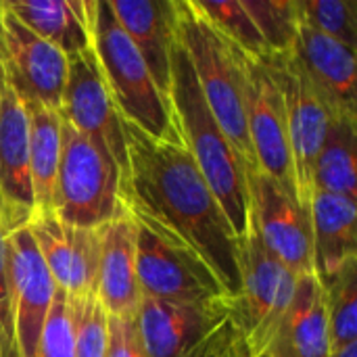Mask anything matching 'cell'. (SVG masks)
I'll list each match as a JSON object with an SVG mask.
<instances>
[{"label": "cell", "instance_id": "cell-1", "mask_svg": "<svg viewBox=\"0 0 357 357\" xmlns=\"http://www.w3.org/2000/svg\"><path fill=\"white\" fill-rule=\"evenodd\" d=\"M128 169L123 207L182 243L218 276L226 295L241 291V245L222 205L180 142L155 140L123 121Z\"/></svg>", "mask_w": 357, "mask_h": 357}, {"label": "cell", "instance_id": "cell-2", "mask_svg": "<svg viewBox=\"0 0 357 357\" xmlns=\"http://www.w3.org/2000/svg\"><path fill=\"white\" fill-rule=\"evenodd\" d=\"M169 109L182 146L188 151L207 186L222 205L238 241L245 238L251 230L247 167L209 111L180 38L172 54Z\"/></svg>", "mask_w": 357, "mask_h": 357}, {"label": "cell", "instance_id": "cell-3", "mask_svg": "<svg viewBox=\"0 0 357 357\" xmlns=\"http://www.w3.org/2000/svg\"><path fill=\"white\" fill-rule=\"evenodd\" d=\"M90 48L121 119L155 140L180 142L172 109L159 94L140 52L119 25L109 0H94Z\"/></svg>", "mask_w": 357, "mask_h": 357}, {"label": "cell", "instance_id": "cell-4", "mask_svg": "<svg viewBox=\"0 0 357 357\" xmlns=\"http://www.w3.org/2000/svg\"><path fill=\"white\" fill-rule=\"evenodd\" d=\"M178 38L215 121L238 151L247 172L257 169L247 130L245 84L238 48L222 38L190 4L178 0Z\"/></svg>", "mask_w": 357, "mask_h": 357}, {"label": "cell", "instance_id": "cell-5", "mask_svg": "<svg viewBox=\"0 0 357 357\" xmlns=\"http://www.w3.org/2000/svg\"><path fill=\"white\" fill-rule=\"evenodd\" d=\"M121 167L107 146L61 119V159L54 180V215L77 228H100L123 207Z\"/></svg>", "mask_w": 357, "mask_h": 357}, {"label": "cell", "instance_id": "cell-6", "mask_svg": "<svg viewBox=\"0 0 357 357\" xmlns=\"http://www.w3.org/2000/svg\"><path fill=\"white\" fill-rule=\"evenodd\" d=\"M238 245L241 291L232 299L230 318L243 333L253 357H261L293 301L297 276L266 249L253 228Z\"/></svg>", "mask_w": 357, "mask_h": 357}, {"label": "cell", "instance_id": "cell-7", "mask_svg": "<svg viewBox=\"0 0 357 357\" xmlns=\"http://www.w3.org/2000/svg\"><path fill=\"white\" fill-rule=\"evenodd\" d=\"M136 232V278L140 297L169 303H203L230 299L207 268L182 243L161 234L149 222L132 213Z\"/></svg>", "mask_w": 357, "mask_h": 357}, {"label": "cell", "instance_id": "cell-8", "mask_svg": "<svg viewBox=\"0 0 357 357\" xmlns=\"http://www.w3.org/2000/svg\"><path fill=\"white\" fill-rule=\"evenodd\" d=\"M264 61L280 88L284 102L297 197L301 203L310 205L314 195V163L335 115L331 113L314 84L307 79V75L299 69L291 52L264 54Z\"/></svg>", "mask_w": 357, "mask_h": 357}, {"label": "cell", "instance_id": "cell-9", "mask_svg": "<svg viewBox=\"0 0 357 357\" xmlns=\"http://www.w3.org/2000/svg\"><path fill=\"white\" fill-rule=\"evenodd\" d=\"M251 228L266 249L295 276L314 274L312 209L259 169L247 172Z\"/></svg>", "mask_w": 357, "mask_h": 357}, {"label": "cell", "instance_id": "cell-10", "mask_svg": "<svg viewBox=\"0 0 357 357\" xmlns=\"http://www.w3.org/2000/svg\"><path fill=\"white\" fill-rule=\"evenodd\" d=\"M245 84V113L257 169L297 195L287 113L280 88L264 56L238 50Z\"/></svg>", "mask_w": 357, "mask_h": 357}, {"label": "cell", "instance_id": "cell-11", "mask_svg": "<svg viewBox=\"0 0 357 357\" xmlns=\"http://www.w3.org/2000/svg\"><path fill=\"white\" fill-rule=\"evenodd\" d=\"M59 115L77 132L100 140L121 167L128 169L123 119L111 98L92 48L67 56V77L61 94Z\"/></svg>", "mask_w": 357, "mask_h": 357}, {"label": "cell", "instance_id": "cell-12", "mask_svg": "<svg viewBox=\"0 0 357 357\" xmlns=\"http://www.w3.org/2000/svg\"><path fill=\"white\" fill-rule=\"evenodd\" d=\"M0 33L6 86L23 105H42L59 111L67 77V56L31 33L0 2Z\"/></svg>", "mask_w": 357, "mask_h": 357}, {"label": "cell", "instance_id": "cell-13", "mask_svg": "<svg viewBox=\"0 0 357 357\" xmlns=\"http://www.w3.org/2000/svg\"><path fill=\"white\" fill-rule=\"evenodd\" d=\"M15 335L19 356L36 357L40 335L56 293V284L38 251L29 228H19L4 236Z\"/></svg>", "mask_w": 357, "mask_h": 357}, {"label": "cell", "instance_id": "cell-14", "mask_svg": "<svg viewBox=\"0 0 357 357\" xmlns=\"http://www.w3.org/2000/svg\"><path fill=\"white\" fill-rule=\"evenodd\" d=\"M232 299L169 303L140 297L136 324L149 357H186L228 318Z\"/></svg>", "mask_w": 357, "mask_h": 357}, {"label": "cell", "instance_id": "cell-15", "mask_svg": "<svg viewBox=\"0 0 357 357\" xmlns=\"http://www.w3.org/2000/svg\"><path fill=\"white\" fill-rule=\"evenodd\" d=\"M29 232L56 284L69 297L96 293L100 232L61 222L54 211H38Z\"/></svg>", "mask_w": 357, "mask_h": 357}, {"label": "cell", "instance_id": "cell-16", "mask_svg": "<svg viewBox=\"0 0 357 357\" xmlns=\"http://www.w3.org/2000/svg\"><path fill=\"white\" fill-rule=\"evenodd\" d=\"M36 215L29 172V123L23 102L6 86L0 98V230L10 234Z\"/></svg>", "mask_w": 357, "mask_h": 357}, {"label": "cell", "instance_id": "cell-17", "mask_svg": "<svg viewBox=\"0 0 357 357\" xmlns=\"http://www.w3.org/2000/svg\"><path fill=\"white\" fill-rule=\"evenodd\" d=\"M291 56L324 98L335 117H357L356 50L299 23Z\"/></svg>", "mask_w": 357, "mask_h": 357}, {"label": "cell", "instance_id": "cell-18", "mask_svg": "<svg viewBox=\"0 0 357 357\" xmlns=\"http://www.w3.org/2000/svg\"><path fill=\"white\" fill-rule=\"evenodd\" d=\"M109 4L140 52L159 94L169 105L172 54L178 42V0H109Z\"/></svg>", "mask_w": 357, "mask_h": 357}, {"label": "cell", "instance_id": "cell-19", "mask_svg": "<svg viewBox=\"0 0 357 357\" xmlns=\"http://www.w3.org/2000/svg\"><path fill=\"white\" fill-rule=\"evenodd\" d=\"M100 255L96 274V297L109 316H136L140 289L136 278V232L132 215L126 207L98 228Z\"/></svg>", "mask_w": 357, "mask_h": 357}, {"label": "cell", "instance_id": "cell-20", "mask_svg": "<svg viewBox=\"0 0 357 357\" xmlns=\"http://www.w3.org/2000/svg\"><path fill=\"white\" fill-rule=\"evenodd\" d=\"M326 291L314 274L297 276V289L261 357H331Z\"/></svg>", "mask_w": 357, "mask_h": 357}, {"label": "cell", "instance_id": "cell-21", "mask_svg": "<svg viewBox=\"0 0 357 357\" xmlns=\"http://www.w3.org/2000/svg\"><path fill=\"white\" fill-rule=\"evenodd\" d=\"M314 276L328 287L357 259V199L314 190L312 201Z\"/></svg>", "mask_w": 357, "mask_h": 357}, {"label": "cell", "instance_id": "cell-22", "mask_svg": "<svg viewBox=\"0 0 357 357\" xmlns=\"http://www.w3.org/2000/svg\"><path fill=\"white\" fill-rule=\"evenodd\" d=\"M2 6L65 56L90 48L94 0H2Z\"/></svg>", "mask_w": 357, "mask_h": 357}, {"label": "cell", "instance_id": "cell-23", "mask_svg": "<svg viewBox=\"0 0 357 357\" xmlns=\"http://www.w3.org/2000/svg\"><path fill=\"white\" fill-rule=\"evenodd\" d=\"M29 123V172L36 213L52 211L54 180L61 159V115L42 105H23Z\"/></svg>", "mask_w": 357, "mask_h": 357}, {"label": "cell", "instance_id": "cell-24", "mask_svg": "<svg viewBox=\"0 0 357 357\" xmlns=\"http://www.w3.org/2000/svg\"><path fill=\"white\" fill-rule=\"evenodd\" d=\"M312 184L314 190L357 199V117H333Z\"/></svg>", "mask_w": 357, "mask_h": 357}, {"label": "cell", "instance_id": "cell-25", "mask_svg": "<svg viewBox=\"0 0 357 357\" xmlns=\"http://www.w3.org/2000/svg\"><path fill=\"white\" fill-rule=\"evenodd\" d=\"M190 4L222 38H226L238 50L251 56L270 54L261 33L257 31L249 13L243 8L241 0H190Z\"/></svg>", "mask_w": 357, "mask_h": 357}, {"label": "cell", "instance_id": "cell-26", "mask_svg": "<svg viewBox=\"0 0 357 357\" xmlns=\"http://www.w3.org/2000/svg\"><path fill=\"white\" fill-rule=\"evenodd\" d=\"M270 54H289L301 23L297 0H241Z\"/></svg>", "mask_w": 357, "mask_h": 357}, {"label": "cell", "instance_id": "cell-27", "mask_svg": "<svg viewBox=\"0 0 357 357\" xmlns=\"http://www.w3.org/2000/svg\"><path fill=\"white\" fill-rule=\"evenodd\" d=\"M324 291L333 351L357 343V259L349 261Z\"/></svg>", "mask_w": 357, "mask_h": 357}, {"label": "cell", "instance_id": "cell-28", "mask_svg": "<svg viewBox=\"0 0 357 357\" xmlns=\"http://www.w3.org/2000/svg\"><path fill=\"white\" fill-rule=\"evenodd\" d=\"M75 357H105L109 343V312L96 293L69 297Z\"/></svg>", "mask_w": 357, "mask_h": 357}, {"label": "cell", "instance_id": "cell-29", "mask_svg": "<svg viewBox=\"0 0 357 357\" xmlns=\"http://www.w3.org/2000/svg\"><path fill=\"white\" fill-rule=\"evenodd\" d=\"M301 21L357 50L356 0H297Z\"/></svg>", "mask_w": 357, "mask_h": 357}, {"label": "cell", "instance_id": "cell-30", "mask_svg": "<svg viewBox=\"0 0 357 357\" xmlns=\"http://www.w3.org/2000/svg\"><path fill=\"white\" fill-rule=\"evenodd\" d=\"M36 357H75L69 295L61 289H56L52 297Z\"/></svg>", "mask_w": 357, "mask_h": 357}, {"label": "cell", "instance_id": "cell-31", "mask_svg": "<svg viewBox=\"0 0 357 357\" xmlns=\"http://www.w3.org/2000/svg\"><path fill=\"white\" fill-rule=\"evenodd\" d=\"M0 357H21L17 335H15V314H13V295L4 251V234L0 230Z\"/></svg>", "mask_w": 357, "mask_h": 357}, {"label": "cell", "instance_id": "cell-32", "mask_svg": "<svg viewBox=\"0 0 357 357\" xmlns=\"http://www.w3.org/2000/svg\"><path fill=\"white\" fill-rule=\"evenodd\" d=\"M186 357H253L243 333L228 318L209 339H205L195 351Z\"/></svg>", "mask_w": 357, "mask_h": 357}, {"label": "cell", "instance_id": "cell-33", "mask_svg": "<svg viewBox=\"0 0 357 357\" xmlns=\"http://www.w3.org/2000/svg\"><path fill=\"white\" fill-rule=\"evenodd\" d=\"M105 357H149L138 333L136 316H109V343Z\"/></svg>", "mask_w": 357, "mask_h": 357}, {"label": "cell", "instance_id": "cell-34", "mask_svg": "<svg viewBox=\"0 0 357 357\" xmlns=\"http://www.w3.org/2000/svg\"><path fill=\"white\" fill-rule=\"evenodd\" d=\"M6 90V73H4V50H2V33H0V98Z\"/></svg>", "mask_w": 357, "mask_h": 357}, {"label": "cell", "instance_id": "cell-35", "mask_svg": "<svg viewBox=\"0 0 357 357\" xmlns=\"http://www.w3.org/2000/svg\"><path fill=\"white\" fill-rule=\"evenodd\" d=\"M331 357H357V343L345 345V347H341V349H335Z\"/></svg>", "mask_w": 357, "mask_h": 357}]
</instances>
